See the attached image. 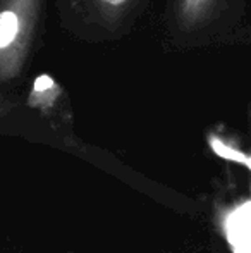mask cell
<instances>
[{"label":"cell","instance_id":"obj_1","mask_svg":"<svg viewBox=\"0 0 251 253\" xmlns=\"http://www.w3.org/2000/svg\"><path fill=\"white\" fill-rule=\"evenodd\" d=\"M243 0H169L167 30L182 45H207L227 37Z\"/></svg>","mask_w":251,"mask_h":253},{"label":"cell","instance_id":"obj_2","mask_svg":"<svg viewBox=\"0 0 251 253\" xmlns=\"http://www.w3.org/2000/svg\"><path fill=\"white\" fill-rule=\"evenodd\" d=\"M43 0H0V83L24 69L41 17Z\"/></svg>","mask_w":251,"mask_h":253},{"label":"cell","instance_id":"obj_3","mask_svg":"<svg viewBox=\"0 0 251 253\" xmlns=\"http://www.w3.org/2000/svg\"><path fill=\"white\" fill-rule=\"evenodd\" d=\"M88 17L105 28L119 24L138 0H79Z\"/></svg>","mask_w":251,"mask_h":253},{"label":"cell","instance_id":"obj_4","mask_svg":"<svg viewBox=\"0 0 251 253\" xmlns=\"http://www.w3.org/2000/svg\"><path fill=\"white\" fill-rule=\"evenodd\" d=\"M10 107H12V103L9 102V98L3 97V95L0 93V121H2L3 117L7 116V114H9Z\"/></svg>","mask_w":251,"mask_h":253}]
</instances>
